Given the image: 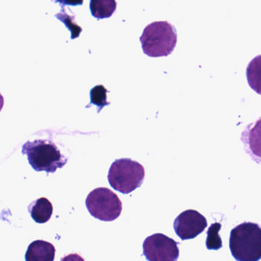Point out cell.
Masks as SVG:
<instances>
[{
	"label": "cell",
	"instance_id": "cell-17",
	"mask_svg": "<svg viewBox=\"0 0 261 261\" xmlns=\"http://www.w3.org/2000/svg\"><path fill=\"white\" fill-rule=\"evenodd\" d=\"M3 106H4V98L2 96L1 93H0V112L3 110Z\"/></svg>",
	"mask_w": 261,
	"mask_h": 261
},
{
	"label": "cell",
	"instance_id": "cell-5",
	"mask_svg": "<svg viewBox=\"0 0 261 261\" xmlns=\"http://www.w3.org/2000/svg\"><path fill=\"white\" fill-rule=\"evenodd\" d=\"M86 205L92 216L103 222H112L120 216L122 203L119 196L110 189L99 187L90 192Z\"/></svg>",
	"mask_w": 261,
	"mask_h": 261
},
{
	"label": "cell",
	"instance_id": "cell-4",
	"mask_svg": "<svg viewBox=\"0 0 261 261\" xmlns=\"http://www.w3.org/2000/svg\"><path fill=\"white\" fill-rule=\"evenodd\" d=\"M145 170L137 161L129 158L116 160L110 167L108 180L116 191L123 194H129L139 188L144 181Z\"/></svg>",
	"mask_w": 261,
	"mask_h": 261
},
{
	"label": "cell",
	"instance_id": "cell-15",
	"mask_svg": "<svg viewBox=\"0 0 261 261\" xmlns=\"http://www.w3.org/2000/svg\"><path fill=\"white\" fill-rule=\"evenodd\" d=\"M84 0H55V3H60L62 6H82Z\"/></svg>",
	"mask_w": 261,
	"mask_h": 261
},
{
	"label": "cell",
	"instance_id": "cell-1",
	"mask_svg": "<svg viewBox=\"0 0 261 261\" xmlns=\"http://www.w3.org/2000/svg\"><path fill=\"white\" fill-rule=\"evenodd\" d=\"M140 41L143 51L147 56L167 57L176 47L177 34L174 26L168 21H154L144 29Z\"/></svg>",
	"mask_w": 261,
	"mask_h": 261
},
{
	"label": "cell",
	"instance_id": "cell-6",
	"mask_svg": "<svg viewBox=\"0 0 261 261\" xmlns=\"http://www.w3.org/2000/svg\"><path fill=\"white\" fill-rule=\"evenodd\" d=\"M143 254L148 261H176L179 250L176 241L165 234L156 233L144 240Z\"/></svg>",
	"mask_w": 261,
	"mask_h": 261
},
{
	"label": "cell",
	"instance_id": "cell-16",
	"mask_svg": "<svg viewBox=\"0 0 261 261\" xmlns=\"http://www.w3.org/2000/svg\"><path fill=\"white\" fill-rule=\"evenodd\" d=\"M61 261H85V260L79 254H70L61 258Z\"/></svg>",
	"mask_w": 261,
	"mask_h": 261
},
{
	"label": "cell",
	"instance_id": "cell-12",
	"mask_svg": "<svg viewBox=\"0 0 261 261\" xmlns=\"http://www.w3.org/2000/svg\"><path fill=\"white\" fill-rule=\"evenodd\" d=\"M247 79L250 87L261 95V55L255 57L247 67Z\"/></svg>",
	"mask_w": 261,
	"mask_h": 261
},
{
	"label": "cell",
	"instance_id": "cell-11",
	"mask_svg": "<svg viewBox=\"0 0 261 261\" xmlns=\"http://www.w3.org/2000/svg\"><path fill=\"white\" fill-rule=\"evenodd\" d=\"M116 0H90L92 15L97 19L110 18L116 12Z\"/></svg>",
	"mask_w": 261,
	"mask_h": 261
},
{
	"label": "cell",
	"instance_id": "cell-14",
	"mask_svg": "<svg viewBox=\"0 0 261 261\" xmlns=\"http://www.w3.org/2000/svg\"><path fill=\"white\" fill-rule=\"evenodd\" d=\"M107 90L102 85L96 86L93 87L90 91V99L91 103L98 107L100 111L106 106L110 105V102H107Z\"/></svg>",
	"mask_w": 261,
	"mask_h": 261
},
{
	"label": "cell",
	"instance_id": "cell-8",
	"mask_svg": "<svg viewBox=\"0 0 261 261\" xmlns=\"http://www.w3.org/2000/svg\"><path fill=\"white\" fill-rule=\"evenodd\" d=\"M241 139L245 152L253 161L261 164V117L246 127Z\"/></svg>",
	"mask_w": 261,
	"mask_h": 261
},
{
	"label": "cell",
	"instance_id": "cell-7",
	"mask_svg": "<svg viewBox=\"0 0 261 261\" xmlns=\"http://www.w3.org/2000/svg\"><path fill=\"white\" fill-rule=\"evenodd\" d=\"M207 227V220L199 212L186 210L173 222L175 232L181 240H190L197 237Z\"/></svg>",
	"mask_w": 261,
	"mask_h": 261
},
{
	"label": "cell",
	"instance_id": "cell-9",
	"mask_svg": "<svg viewBox=\"0 0 261 261\" xmlns=\"http://www.w3.org/2000/svg\"><path fill=\"white\" fill-rule=\"evenodd\" d=\"M56 249L50 242L37 240L30 244L25 253L26 261H54Z\"/></svg>",
	"mask_w": 261,
	"mask_h": 261
},
{
	"label": "cell",
	"instance_id": "cell-3",
	"mask_svg": "<svg viewBox=\"0 0 261 261\" xmlns=\"http://www.w3.org/2000/svg\"><path fill=\"white\" fill-rule=\"evenodd\" d=\"M21 152L27 156L29 164L35 171L55 173L67 162L58 147L47 140L27 141L23 144Z\"/></svg>",
	"mask_w": 261,
	"mask_h": 261
},
{
	"label": "cell",
	"instance_id": "cell-2",
	"mask_svg": "<svg viewBox=\"0 0 261 261\" xmlns=\"http://www.w3.org/2000/svg\"><path fill=\"white\" fill-rule=\"evenodd\" d=\"M230 250L238 261L261 259V228L257 224L244 222L233 228L230 234Z\"/></svg>",
	"mask_w": 261,
	"mask_h": 261
},
{
	"label": "cell",
	"instance_id": "cell-10",
	"mask_svg": "<svg viewBox=\"0 0 261 261\" xmlns=\"http://www.w3.org/2000/svg\"><path fill=\"white\" fill-rule=\"evenodd\" d=\"M33 220L38 224H44L48 222L53 214V205L47 198L41 197L34 201L29 206Z\"/></svg>",
	"mask_w": 261,
	"mask_h": 261
},
{
	"label": "cell",
	"instance_id": "cell-13",
	"mask_svg": "<svg viewBox=\"0 0 261 261\" xmlns=\"http://www.w3.org/2000/svg\"><path fill=\"white\" fill-rule=\"evenodd\" d=\"M222 228L220 223H214L208 228L207 231L206 248L208 250H219L222 248V239L219 236V231Z\"/></svg>",
	"mask_w": 261,
	"mask_h": 261
}]
</instances>
